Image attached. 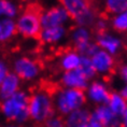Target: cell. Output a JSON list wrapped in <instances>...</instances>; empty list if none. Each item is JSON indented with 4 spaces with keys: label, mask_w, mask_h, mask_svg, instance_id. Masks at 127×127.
<instances>
[{
    "label": "cell",
    "mask_w": 127,
    "mask_h": 127,
    "mask_svg": "<svg viewBox=\"0 0 127 127\" xmlns=\"http://www.w3.org/2000/svg\"><path fill=\"white\" fill-rule=\"evenodd\" d=\"M29 119L38 126L56 113L54 107L53 93L45 88H39L29 94Z\"/></svg>",
    "instance_id": "1"
},
{
    "label": "cell",
    "mask_w": 127,
    "mask_h": 127,
    "mask_svg": "<svg viewBox=\"0 0 127 127\" xmlns=\"http://www.w3.org/2000/svg\"><path fill=\"white\" fill-rule=\"evenodd\" d=\"M29 94L20 91L5 100L0 101V112L10 122L23 124L29 119Z\"/></svg>",
    "instance_id": "2"
},
{
    "label": "cell",
    "mask_w": 127,
    "mask_h": 127,
    "mask_svg": "<svg viewBox=\"0 0 127 127\" xmlns=\"http://www.w3.org/2000/svg\"><path fill=\"white\" fill-rule=\"evenodd\" d=\"M53 100L57 114L64 117L72 111L84 108L87 101L84 91L66 87H60L54 92Z\"/></svg>",
    "instance_id": "3"
},
{
    "label": "cell",
    "mask_w": 127,
    "mask_h": 127,
    "mask_svg": "<svg viewBox=\"0 0 127 127\" xmlns=\"http://www.w3.org/2000/svg\"><path fill=\"white\" fill-rule=\"evenodd\" d=\"M41 12L38 8L28 7L22 11L15 18L17 34L25 39H36L42 30L41 26Z\"/></svg>",
    "instance_id": "4"
},
{
    "label": "cell",
    "mask_w": 127,
    "mask_h": 127,
    "mask_svg": "<svg viewBox=\"0 0 127 127\" xmlns=\"http://www.w3.org/2000/svg\"><path fill=\"white\" fill-rule=\"evenodd\" d=\"M12 71L22 80V82H31L39 78L41 65L38 60L30 56H18L12 63Z\"/></svg>",
    "instance_id": "5"
},
{
    "label": "cell",
    "mask_w": 127,
    "mask_h": 127,
    "mask_svg": "<svg viewBox=\"0 0 127 127\" xmlns=\"http://www.w3.org/2000/svg\"><path fill=\"white\" fill-rule=\"evenodd\" d=\"M41 26L42 28L66 26L71 21L69 13L62 5H54L41 12Z\"/></svg>",
    "instance_id": "6"
},
{
    "label": "cell",
    "mask_w": 127,
    "mask_h": 127,
    "mask_svg": "<svg viewBox=\"0 0 127 127\" xmlns=\"http://www.w3.org/2000/svg\"><path fill=\"white\" fill-rule=\"evenodd\" d=\"M86 99L95 106H103L108 104L110 99L111 92L108 85L101 80L91 81L85 91Z\"/></svg>",
    "instance_id": "7"
},
{
    "label": "cell",
    "mask_w": 127,
    "mask_h": 127,
    "mask_svg": "<svg viewBox=\"0 0 127 127\" xmlns=\"http://www.w3.org/2000/svg\"><path fill=\"white\" fill-rule=\"evenodd\" d=\"M60 84L63 87L66 88H73V90L86 91V88L90 84V81L85 78L80 69H74L71 71L63 72L60 77Z\"/></svg>",
    "instance_id": "8"
},
{
    "label": "cell",
    "mask_w": 127,
    "mask_h": 127,
    "mask_svg": "<svg viewBox=\"0 0 127 127\" xmlns=\"http://www.w3.org/2000/svg\"><path fill=\"white\" fill-rule=\"evenodd\" d=\"M95 42L98 44L100 50L106 51V52L111 54L112 56L119 54L123 47L122 39L120 37L115 36V34L109 32V31L97 33Z\"/></svg>",
    "instance_id": "9"
},
{
    "label": "cell",
    "mask_w": 127,
    "mask_h": 127,
    "mask_svg": "<svg viewBox=\"0 0 127 127\" xmlns=\"http://www.w3.org/2000/svg\"><path fill=\"white\" fill-rule=\"evenodd\" d=\"M91 58L97 74L109 75L112 72L114 65H115V59H114V56H112L111 54L103 50H99Z\"/></svg>",
    "instance_id": "10"
},
{
    "label": "cell",
    "mask_w": 127,
    "mask_h": 127,
    "mask_svg": "<svg viewBox=\"0 0 127 127\" xmlns=\"http://www.w3.org/2000/svg\"><path fill=\"white\" fill-rule=\"evenodd\" d=\"M91 114L94 115L103 127H122L121 117L116 116L107 104L103 106H96Z\"/></svg>",
    "instance_id": "11"
},
{
    "label": "cell",
    "mask_w": 127,
    "mask_h": 127,
    "mask_svg": "<svg viewBox=\"0 0 127 127\" xmlns=\"http://www.w3.org/2000/svg\"><path fill=\"white\" fill-rule=\"evenodd\" d=\"M68 34V29L66 26H58V27H50V28H42L39 34V39L41 42L47 45L58 44L65 40Z\"/></svg>",
    "instance_id": "12"
},
{
    "label": "cell",
    "mask_w": 127,
    "mask_h": 127,
    "mask_svg": "<svg viewBox=\"0 0 127 127\" xmlns=\"http://www.w3.org/2000/svg\"><path fill=\"white\" fill-rule=\"evenodd\" d=\"M22 80L11 70L0 85V101L8 99L17 92H20Z\"/></svg>",
    "instance_id": "13"
},
{
    "label": "cell",
    "mask_w": 127,
    "mask_h": 127,
    "mask_svg": "<svg viewBox=\"0 0 127 127\" xmlns=\"http://www.w3.org/2000/svg\"><path fill=\"white\" fill-rule=\"evenodd\" d=\"M81 55L75 50H68L64 52L59 57V67L60 69L66 71H71L78 69L81 64Z\"/></svg>",
    "instance_id": "14"
},
{
    "label": "cell",
    "mask_w": 127,
    "mask_h": 127,
    "mask_svg": "<svg viewBox=\"0 0 127 127\" xmlns=\"http://www.w3.org/2000/svg\"><path fill=\"white\" fill-rule=\"evenodd\" d=\"M91 116V111L87 108H82V109L72 111L68 115H66L65 125L66 127H83V125L88 121Z\"/></svg>",
    "instance_id": "15"
},
{
    "label": "cell",
    "mask_w": 127,
    "mask_h": 127,
    "mask_svg": "<svg viewBox=\"0 0 127 127\" xmlns=\"http://www.w3.org/2000/svg\"><path fill=\"white\" fill-rule=\"evenodd\" d=\"M60 5L66 9L71 20H73L91 7L88 0H59Z\"/></svg>",
    "instance_id": "16"
},
{
    "label": "cell",
    "mask_w": 127,
    "mask_h": 127,
    "mask_svg": "<svg viewBox=\"0 0 127 127\" xmlns=\"http://www.w3.org/2000/svg\"><path fill=\"white\" fill-rule=\"evenodd\" d=\"M17 34L15 20L0 18V43H7Z\"/></svg>",
    "instance_id": "17"
},
{
    "label": "cell",
    "mask_w": 127,
    "mask_h": 127,
    "mask_svg": "<svg viewBox=\"0 0 127 127\" xmlns=\"http://www.w3.org/2000/svg\"><path fill=\"white\" fill-rule=\"evenodd\" d=\"M70 40L74 49H77V47L83 45L84 43L92 41V31L90 30V28L75 26L70 31Z\"/></svg>",
    "instance_id": "18"
},
{
    "label": "cell",
    "mask_w": 127,
    "mask_h": 127,
    "mask_svg": "<svg viewBox=\"0 0 127 127\" xmlns=\"http://www.w3.org/2000/svg\"><path fill=\"white\" fill-rule=\"evenodd\" d=\"M107 106L110 108V110L112 111L116 116L122 117L124 112H125L127 109V101L121 96L120 93L113 92V93H111V95H110V99H109V102H108Z\"/></svg>",
    "instance_id": "19"
},
{
    "label": "cell",
    "mask_w": 127,
    "mask_h": 127,
    "mask_svg": "<svg viewBox=\"0 0 127 127\" xmlns=\"http://www.w3.org/2000/svg\"><path fill=\"white\" fill-rule=\"evenodd\" d=\"M20 13V7L14 0H0V18L15 20Z\"/></svg>",
    "instance_id": "20"
},
{
    "label": "cell",
    "mask_w": 127,
    "mask_h": 127,
    "mask_svg": "<svg viewBox=\"0 0 127 127\" xmlns=\"http://www.w3.org/2000/svg\"><path fill=\"white\" fill-rule=\"evenodd\" d=\"M97 20V15H96V11L94 10L92 7H90L87 10H85L83 13L80 14L79 16L73 18L75 26H81V27H86L90 28L92 26H94L95 22Z\"/></svg>",
    "instance_id": "21"
},
{
    "label": "cell",
    "mask_w": 127,
    "mask_h": 127,
    "mask_svg": "<svg viewBox=\"0 0 127 127\" xmlns=\"http://www.w3.org/2000/svg\"><path fill=\"white\" fill-rule=\"evenodd\" d=\"M103 3L106 11L113 16L127 10V0H104Z\"/></svg>",
    "instance_id": "22"
},
{
    "label": "cell",
    "mask_w": 127,
    "mask_h": 127,
    "mask_svg": "<svg viewBox=\"0 0 127 127\" xmlns=\"http://www.w3.org/2000/svg\"><path fill=\"white\" fill-rule=\"evenodd\" d=\"M82 56V55H81ZM79 69L83 72V74L85 75V78L87 79L88 81H93L95 77L97 75L96 71H95V68L93 66V63H92V58L87 56H82L81 57V64Z\"/></svg>",
    "instance_id": "23"
},
{
    "label": "cell",
    "mask_w": 127,
    "mask_h": 127,
    "mask_svg": "<svg viewBox=\"0 0 127 127\" xmlns=\"http://www.w3.org/2000/svg\"><path fill=\"white\" fill-rule=\"evenodd\" d=\"M111 26L117 32H127V10L111 18Z\"/></svg>",
    "instance_id": "24"
},
{
    "label": "cell",
    "mask_w": 127,
    "mask_h": 127,
    "mask_svg": "<svg viewBox=\"0 0 127 127\" xmlns=\"http://www.w3.org/2000/svg\"><path fill=\"white\" fill-rule=\"evenodd\" d=\"M78 53H80L82 56H87V57H93L98 51H99V46L95 41H90L87 43H84L83 45L74 49Z\"/></svg>",
    "instance_id": "25"
},
{
    "label": "cell",
    "mask_w": 127,
    "mask_h": 127,
    "mask_svg": "<svg viewBox=\"0 0 127 127\" xmlns=\"http://www.w3.org/2000/svg\"><path fill=\"white\" fill-rule=\"evenodd\" d=\"M39 127H66L65 119H64V116L55 113L49 120H46L43 124L39 125Z\"/></svg>",
    "instance_id": "26"
},
{
    "label": "cell",
    "mask_w": 127,
    "mask_h": 127,
    "mask_svg": "<svg viewBox=\"0 0 127 127\" xmlns=\"http://www.w3.org/2000/svg\"><path fill=\"white\" fill-rule=\"evenodd\" d=\"M94 26L98 33L106 32V31H108V28H109V21L106 17H97Z\"/></svg>",
    "instance_id": "27"
},
{
    "label": "cell",
    "mask_w": 127,
    "mask_h": 127,
    "mask_svg": "<svg viewBox=\"0 0 127 127\" xmlns=\"http://www.w3.org/2000/svg\"><path fill=\"white\" fill-rule=\"evenodd\" d=\"M11 71L10 67H9L8 63L3 59H0V85L3 82L4 78L8 75V73Z\"/></svg>",
    "instance_id": "28"
},
{
    "label": "cell",
    "mask_w": 127,
    "mask_h": 127,
    "mask_svg": "<svg viewBox=\"0 0 127 127\" xmlns=\"http://www.w3.org/2000/svg\"><path fill=\"white\" fill-rule=\"evenodd\" d=\"M83 127H103V126H102V124L96 119V117L91 114L90 119H88L87 122L83 125Z\"/></svg>",
    "instance_id": "29"
},
{
    "label": "cell",
    "mask_w": 127,
    "mask_h": 127,
    "mask_svg": "<svg viewBox=\"0 0 127 127\" xmlns=\"http://www.w3.org/2000/svg\"><path fill=\"white\" fill-rule=\"evenodd\" d=\"M119 75L125 84H127V64H124L119 68Z\"/></svg>",
    "instance_id": "30"
},
{
    "label": "cell",
    "mask_w": 127,
    "mask_h": 127,
    "mask_svg": "<svg viewBox=\"0 0 127 127\" xmlns=\"http://www.w3.org/2000/svg\"><path fill=\"white\" fill-rule=\"evenodd\" d=\"M119 93H120L121 96H122V97L124 98V99H125V100L127 101V84H125L122 88H121V91L119 92Z\"/></svg>",
    "instance_id": "31"
},
{
    "label": "cell",
    "mask_w": 127,
    "mask_h": 127,
    "mask_svg": "<svg viewBox=\"0 0 127 127\" xmlns=\"http://www.w3.org/2000/svg\"><path fill=\"white\" fill-rule=\"evenodd\" d=\"M121 122H122V127H127V109L121 117Z\"/></svg>",
    "instance_id": "32"
},
{
    "label": "cell",
    "mask_w": 127,
    "mask_h": 127,
    "mask_svg": "<svg viewBox=\"0 0 127 127\" xmlns=\"http://www.w3.org/2000/svg\"><path fill=\"white\" fill-rule=\"evenodd\" d=\"M8 127H23V126H21V125H10Z\"/></svg>",
    "instance_id": "33"
}]
</instances>
